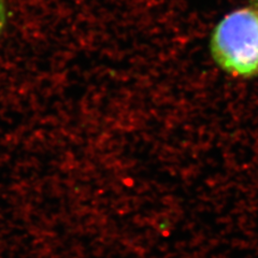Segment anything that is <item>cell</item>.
<instances>
[{"instance_id": "obj_1", "label": "cell", "mask_w": 258, "mask_h": 258, "mask_svg": "<svg viewBox=\"0 0 258 258\" xmlns=\"http://www.w3.org/2000/svg\"><path fill=\"white\" fill-rule=\"evenodd\" d=\"M216 66L239 79L258 78V0L226 14L209 42Z\"/></svg>"}, {"instance_id": "obj_2", "label": "cell", "mask_w": 258, "mask_h": 258, "mask_svg": "<svg viewBox=\"0 0 258 258\" xmlns=\"http://www.w3.org/2000/svg\"><path fill=\"white\" fill-rule=\"evenodd\" d=\"M7 21V12H6V7L4 0H0V34H2L3 29L5 28Z\"/></svg>"}]
</instances>
